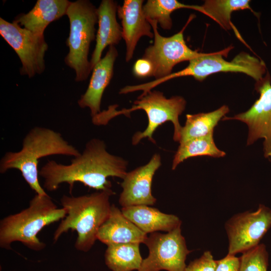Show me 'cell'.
Instances as JSON below:
<instances>
[{
  "label": "cell",
  "instance_id": "cell-15",
  "mask_svg": "<svg viewBox=\"0 0 271 271\" xmlns=\"http://www.w3.org/2000/svg\"><path fill=\"white\" fill-rule=\"evenodd\" d=\"M117 56L115 46H109L104 57L93 67L88 87L78 100L80 107L89 109L92 117L101 112L103 94L113 76L114 64Z\"/></svg>",
  "mask_w": 271,
  "mask_h": 271
},
{
  "label": "cell",
  "instance_id": "cell-18",
  "mask_svg": "<svg viewBox=\"0 0 271 271\" xmlns=\"http://www.w3.org/2000/svg\"><path fill=\"white\" fill-rule=\"evenodd\" d=\"M70 3L68 0H38L31 11L18 15L13 21L34 34L44 36L51 23L66 14Z\"/></svg>",
  "mask_w": 271,
  "mask_h": 271
},
{
  "label": "cell",
  "instance_id": "cell-23",
  "mask_svg": "<svg viewBox=\"0 0 271 271\" xmlns=\"http://www.w3.org/2000/svg\"><path fill=\"white\" fill-rule=\"evenodd\" d=\"M249 0H206L201 6L202 14L211 18L225 30L234 28L231 15L234 11L250 10Z\"/></svg>",
  "mask_w": 271,
  "mask_h": 271
},
{
  "label": "cell",
  "instance_id": "cell-27",
  "mask_svg": "<svg viewBox=\"0 0 271 271\" xmlns=\"http://www.w3.org/2000/svg\"><path fill=\"white\" fill-rule=\"evenodd\" d=\"M132 72L136 77L140 78L153 76V65L149 60L142 57L134 63Z\"/></svg>",
  "mask_w": 271,
  "mask_h": 271
},
{
  "label": "cell",
  "instance_id": "cell-17",
  "mask_svg": "<svg viewBox=\"0 0 271 271\" xmlns=\"http://www.w3.org/2000/svg\"><path fill=\"white\" fill-rule=\"evenodd\" d=\"M117 3L113 0H102L97 8L98 28L96 35V45L90 61L93 69L101 59L104 49L115 46L122 38V27L117 22Z\"/></svg>",
  "mask_w": 271,
  "mask_h": 271
},
{
  "label": "cell",
  "instance_id": "cell-11",
  "mask_svg": "<svg viewBox=\"0 0 271 271\" xmlns=\"http://www.w3.org/2000/svg\"><path fill=\"white\" fill-rule=\"evenodd\" d=\"M259 98L246 111L233 117L224 116L222 120H237L245 123L248 127L247 146L263 139L264 157L271 162V77L268 71L255 84Z\"/></svg>",
  "mask_w": 271,
  "mask_h": 271
},
{
  "label": "cell",
  "instance_id": "cell-25",
  "mask_svg": "<svg viewBox=\"0 0 271 271\" xmlns=\"http://www.w3.org/2000/svg\"><path fill=\"white\" fill-rule=\"evenodd\" d=\"M239 271H267L268 254L265 246L259 244L242 253Z\"/></svg>",
  "mask_w": 271,
  "mask_h": 271
},
{
  "label": "cell",
  "instance_id": "cell-19",
  "mask_svg": "<svg viewBox=\"0 0 271 271\" xmlns=\"http://www.w3.org/2000/svg\"><path fill=\"white\" fill-rule=\"evenodd\" d=\"M121 210L127 219L147 234L159 231L169 232L181 225L178 216L147 205L122 207Z\"/></svg>",
  "mask_w": 271,
  "mask_h": 271
},
{
  "label": "cell",
  "instance_id": "cell-5",
  "mask_svg": "<svg viewBox=\"0 0 271 271\" xmlns=\"http://www.w3.org/2000/svg\"><path fill=\"white\" fill-rule=\"evenodd\" d=\"M186 105V101L182 96H174L167 98L161 91L151 90L139 96L131 108L117 110L116 105H110L106 110L92 117V121L95 125H106L118 115L123 114L129 116L131 112L141 109L147 115L148 124L143 131H138L133 136L132 145H137L145 138L156 143L153 138L154 132L159 126L167 121L173 123L174 127L173 139L175 142H179L182 126L180 124L179 117L184 111Z\"/></svg>",
  "mask_w": 271,
  "mask_h": 271
},
{
  "label": "cell",
  "instance_id": "cell-24",
  "mask_svg": "<svg viewBox=\"0 0 271 271\" xmlns=\"http://www.w3.org/2000/svg\"><path fill=\"white\" fill-rule=\"evenodd\" d=\"M143 11L147 20L155 21L166 30L172 27V13L179 9H189L202 13L201 6L186 5L177 0H148L143 5Z\"/></svg>",
  "mask_w": 271,
  "mask_h": 271
},
{
  "label": "cell",
  "instance_id": "cell-16",
  "mask_svg": "<svg viewBox=\"0 0 271 271\" xmlns=\"http://www.w3.org/2000/svg\"><path fill=\"white\" fill-rule=\"evenodd\" d=\"M147 234L127 219L115 205L112 204L107 219L100 227L97 240L107 246L124 243H145Z\"/></svg>",
  "mask_w": 271,
  "mask_h": 271
},
{
  "label": "cell",
  "instance_id": "cell-8",
  "mask_svg": "<svg viewBox=\"0 0 271 271\" xmlns=\"http://www.w3.org/2000/svg\"><path fill=\"white\" fill-rule=\"evenodd\" d=\"M193 18V16H191L180 32L168 37L160 34L156 21H148L153 29L154 42L153 45L146 48L143 57L152 63L154 67L153 76L155 77V80L171 74L174 67L177 64L189 61L204 54L190 49L184 40V31Z\"/></svg>",
  "mask_w": 271,
  "mask_h": 271
},
{
  "label": "cell",
  "instance_id": "cell-21",
  "mask_svg": "<svg viewBox=\"0 0 271 271\" xmlns=\"http://www.w3.org/2000/svg\"><path fill=\"white\" fill-rule=\"evenodd\" d=\"M105 263L112 271L138 270L142 264L139 243H124L107 246Z\"/></svg>",
  "mask_w": 271,
  "mask_h": 271
},
{
  "label": "cell",
  "instance_id": "cell-20",
  "mask_svg": "<svg viewBox=\"0 0 271 271\" xmlns=\"http://www.w3.org/2000/svg\"><path fill=\"white\" fill-rule=\"evenodd\" d=\"M229 112V107L223 105L209 112L187 114L185 124L182 127L179 143L213 133L215 127Z\"/></svg>",
  "mask_w": 271,
  "mask_h": 271
},
{
  "label": "cell",
  "instance_id": "cell-28",
  "mask_svg": "<svg viewBox=\"0 0 271 271\" xmlns=\"http://www.w3.org/2000/svg\"><path fill=\"white\" fill-rule=\"evenodd\" d=\"M217 266L215 271H239L240 258L227 254L224 258L216 260Z\"/></svg>",
  "mask_w": 271,
  "mask_h": 271
},
{
  "label": "cell",
  "instance_id": "cell-13",
  "mask_svg": "<svg viewBox=\"0 0 271 271\" xmlns=\"http://www.w3.org/2000/svg\"><path fill=\"white\" fill-rule=\"evenodd\" d=\"M161 166V156L155 154L147 164L126 173L121 183L122 191L118 199L122 207L156 203L152 185L153 177Z\"/></svg>",
  "mask_w": 271,
  "mask_h": 271
},
{
  "label": "cell",
  "instance_id": "cell-2",
  "mask_svg": "<svg viewBox=\"0 0 271 271\" xmlns=\"http://www.w3.org/2000/svg\"><path fill=\"white\" fill-rule=\"evenodd\" d=\"M80 152L70 145L61 133L49 128L36 126L25 136L22 149L18 152H8L0 161V173L10 169L20 171L25 181L37 194H48L39 180V160L53 155L75 157Z\"/></svg>",
  "mask_w": 271,
  "mask_h": 271
},
{
  "label": "cell",
  "instance_id": "cell-26",
  "mask_svg": "<svg viewBox=\"0 0 271 271\" xmlns=\"http://www.w3.org/2000/svg\"><path fill=\"white\" fill-rule=\"evenodd\" d=\"M216 266V260L210 251H206L201 257L191 261L185 271H215Z\"/></svg>",
  "mask_w": 271,
  "mask_h": 271
},
{
  "label": "cell",
  "instance_id": "cell-9",
  "mask_svg": "<svg viewBox=\"0 0 271 271\" xmlns=\"http://www.w3.org/2000/svg\"><path fill=\"white\" fill-rule=\"evenodd\" d=\"M144 243L149 255L137 271H185L186 257L191 251L181 234V226L167 233H150Z\"/></svg>",
  "mask_w": 271,
  "mask_h": 271
},
{
  "label": "cell",
  "instance_id": "cell-7",
  "mask_svg": "<svg viewBox=\"0 0 271 271\" xmlns=\"http://www.w3.org/2000/svg\"><path fill=\"white\" fill-rule=\"evenodd\" d=\"M233 48L232 46L211 53H204L198 57L189 61L188 65L178 72L152 82L154 87L169 80L181 77L192 76L199 81H202L208 76L219 72H239L252 78L256 82L265 75L267 69L265 63L248 53L241 52L233 59L228 61L223 58L227 57Z\"/></svg>",
  "mask_w": 271,
  "mask_h": 271
},
{
  "label": "cell",
  "instance_id": "cell-6",
  "mask_svg": "<svg viewBox=\"0 0 271 271\" xmlns=\"http://www.w3.org/2000/svg\"><path fill=\"white\" fill-rule=\"evenodd\" d=\"M66 15L70 31L66 41L69 52L64 61L74 70L75 80L81 82L87 79L92 71L88 55L90 44L96 39L97 9L88 0H77L71 2Z\"/></svg>",
  "mask_w": 271,
  "mask_h": 271
},
{
  "label": "cell",
  "instance_id": "cell-10",
  "mask_svg": "<svg viewBox=\"0 0 271 271\" xmlns=\"http://www.w3.org/2000/svg\"><path fill=\"white\" fill-rule=\"evenodd\" d=\"M0 35L19 57L22 75L32 78L45 69L44 56L48 45L44 36L34 34L13 21L0 18Z\"/></svg>",
  "mask_w": 271,
  "mask_h": 271
},
{
  "label": "cell",
  "instance_id": "cell-22",
  "mask_svg": "<svg viewBox=\"0 0 271 271\" xmlns=\"http://www.w3.org/2000/svg\"><path fill=\"white\" fill-rule=\"evenodd\" d=\"M225 155V152L216 146L213 133L189 140L180 143L173 160L172 169H176L178 165L189 158L198 156L221 158Z\"/></svg>",
  "mask_w": 271,
  "mask_h": 271
},
{
  "label": "cell",
  "instance_id": "cell-4",
  "mask_svg": "<svg viewBox=\"0 0 271 271\" xmlns=\"http://www.w3.org/2000/svg\"><path fill=\"white\" fill-rule=\"evenodd\" d=\"M66 214V210L58 208L48 194H36L27 208L0 221V247L10 249L11 244L18 241L30 249L41 251L46 244L37 234L46 226L64 219Z\"/></svg>",
  "mask_w": 271,
  "mask_h": 271
},
{
  "label": "cell",
  "instance_id": "cell-12",
  "mask_svg": "<svg viewBox=\"0 0 271 271\" xmlns=\"http://www.w3.org/2000/svg\"><path fill=\"white\" fill-rule=\"evenodd\" d=\"M271 227V209L260 204L257 210L239 213L225 223L228 238L227 254L235 255L259 244Z\"/></svg>",
  "mask_w": 271,
  "mask_h": 271
},
{
  "label": "cell",
  "instance_id": "cell-1",
  "mask_svg": "<svg viewBox=\"0 0 271 271\" xmlns=\"http://www.w3.org/2000/svg\"><path fill=\"white\" fill-rule=\"evenodd\" d=\"M127 165L123 158L108 153L102 140L94 138L86 144L82 153L73 157L69 164L49 161L40 169L39 174L44 179V189L48 191H55L61 184L66 183L71 193L76 182L101 191L111 188L108 177L123 179Z\"/></svg>",
  "mask_w": 271,
  "mask_h": 271
},
{
  "label": "cell",
  "instance_id": "cell-14",
  "mask_svg": "<svg viewBox=\"0 0 271 271\" xmlns=\"http://www.w3.org/2000/svg\"><path fill=\"white\" fill-rule=\"evenodd\" d=\"M144 2L124 0L122 6H118L117 14L121 20L122 38L126 45L125 60L127 62L132 59L141 37H154L152 26L143 11Z\"/></svg>",
  "mask_w": 271,
  "mask_h": 271
},
{
  "label": "cell",
  "instance_id": "cell-3",
  "mask_svg": "<svg viewBox=\"0 0 271 271\" xmlns=\"http://www.w3.org/2000/svg\"><path fill=\"white\" fill-rule=\"evenodd\" d=\"M113 194L110 188L79 196H62L60 202L67 214L54 233V242L71 229L77 233L75 249L85 252L90 250L97 240L100 227L109 215V198Z\"/></svg>",
  "mask_w": 271,
  "mask_h": 271
}]
</instances>
